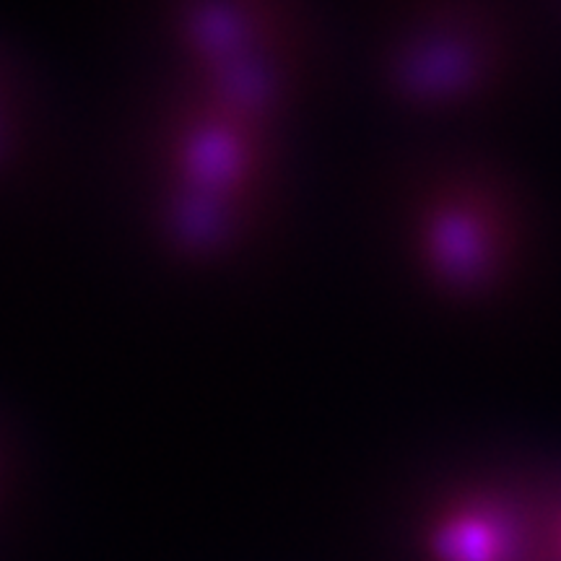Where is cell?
Masks as SVG:
<instances>
[{
  "label": "cell",
  "instance_id": "obj_1",
  "mask_svg": "<svg viewBox=\"0 0 561 561\" xmlns=\"http://www.w3.org/2000/svg\"><path fill=\"white\" fill-rule=\"evenodd\" d=\"M170 16L216 107L255 123L291 83L305 42L294 0H172Z\"/></svg>",
  "mask_w": 561,
  "mask_h": 561
},
{
  "label": "cell",
  "instance_id": "obj_2",
  "mask_svg": "<svg viewBox=\"0 0 561 561\" xmlns=\"http://www.w3.org/2000/svg\"><path fill=\"white\" fill-rule=\"evenodd\" d=\"M210 104V102H208ZM250 121L210 104V115L198 112L178 136L170 153L174 167V216H180V234L187 242L214 244L229 234L237 203L248 198L255 182Z\"/></svg>",
  "mask_w": 561,
  "mask_h": 561
},
{
  "label": "cell",
  "instance_id": "obj_3",
  "mask_svg": "<svg viewBox=\"0 0 561 561\" xmlns=\"http://www.w3.org/2000/svg\"><path fill=\"white\" fill-rule=\"evenodd\" d=\"M491 45V16L479 0H416L396 34L392 79L419 100H445L481 81Z\"/></svg>",
  "mask_w": 561,
  "mask_h": 561
},
{
  "label": "cell",
  "instance_id": "obj_4",
  "mask_svg": "<svg viewBox=\"0 0 561 561\" xmlns=\"http://www.w3.org/2000/svg\"><path fill=\"white\" fill-rule=\"evenodd\" d=\"M489 219L473 195H447L432 203L424 219V248L439 278L476 286L489 268Z\"/></svg>",
  "mask_w": 561,
  "mask_h": 561
},
{
  "label": "cell",
  "instance_id": "obj_5",
  "mask_svg": "<svg viewBox=\"0 0 561 561\" xmlns=\"http://www.w3.org/2000/svg\"><path fill=\"white\" fill-rule=\"evenodd\" d=\"M442 561H504L507 533L483 515H458L447 520L434 538Z\"/></svg>",
  "mask_w": 561,
  "mask_h": 561
}]
</instances>
